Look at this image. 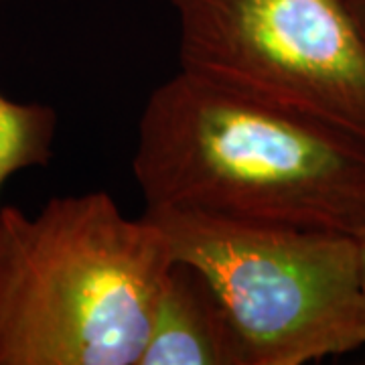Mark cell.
Masks as SVG:
<instances>
[{
	"label": "cell",
	"mask_w": 365,
	"mask_h": 365,
	"mask_svg": "<svg viewBox=\"0 0 365 365\" xmlns=\"http://www.w3.org/2000/svg\"><path fill=\"white\" fill-rule=\"evenodd\" d=\"M132 175L146 207L365 232V146L179 69L148 96Z\"/></svg>",
	"instance_id": "1"
},
{
	"label": "cell",
	"mask_w": 365,
	"mask_h": 365,
	"mask_svg": "<svg viewBox=\"0 0 365 365\" xmlns=\"http://www.w3.org/2000/svg\"><path fill=\"white\" fill-rule=\"evenodd\" d=\"M173 260L106 191L0 207V365H136Z\"/></svg>",
	"instance_id": "2"
},
{
	"label": "cell",
	"mask_w": 365,
	"mask_h": 365,
	"mask_svg": "<svg viewBox=\"0 0 365 365\" xmlns=\"http://www.w3.org/2000/svg\"><path fill=\"white\" fill-rule=\"evenodd\" d=\"M175 260L207 278L250 365H304L365 347L359 242L351 234L150 209Z\"/></svg>",
	"instance_id": "3"
},
{
	"label": "cell",
	"mask_w": 365,
	"mask_h": 365,
	"mask_svg": "<svg viewBox=\"0 0 365 365\" xmlns=\"http://www.w3.org/2000/svg\"><path fill=\"white\" fill-rule=\"evenodd\" d=\"M181 69L365 146V37L347 0H169Z\"/></svg>",
	"instance_id": "4"
},
{
	"label": "cell",
	"mask_w": 365,
	"mask_h": 365,
	"mask_svg": "<svg viewBox=\"0 0 365 365\" xmlns=\"http://www.w3.org/2000/svg\"><path fill=\"white\" fill-rule=\"evenodd\" d=\"M136 365H250L248 351L207 278L173 260Z\"/></svg>",
	"instance_id": "5"
},
{
	"label": "cell",
	"mask_w": 365,
	"mask_h": 365,
	"mask_svg": "<svg viewBox=\"0 0 365 365\" xmlns=\"http://www.w3.org/2000/svg\"><path fill=\"white\" fill-rule=\"evenodd\" d=\"M57 126L59 114L53 106L14 102L0 93V193L16 173L49 165Z\"/></svg>",
	"instance_id": "6"
},
{
	"label": "cell",
	"mask_w": 365,
	"mask_h": 365,
	"mask_svg": "<svg viewBox=\"0 0 365 365\" xmlns=\"http://www.w3.org/2000/svg\"><path fill=\"white\" fill-rule=\"evenodd\" d=\"M349 2V9H351L353 19L359 26V31L364 33L365 37V0H347Z\"/></svg>",
	"instance_id": "7"
},
{
	"label": "cell",
	"mask_w": 365,
	"mask_h": 365,
	"mask_svg": "<svg viewBox=\"0 0 365 365\" xmlns=\"http://www.w3.org/2000/svg\"><path fill=\"white\" fill-rule=\"evenodd\" d=\"M359 242V274H361V290H364L365 299V232L361 235H357Z\"/></svg>",
	"instance_id": "8"
},
{
	"label": "cell",
	"mask_w": 365,
	"mask_h": 365,
	"mask_svg": "<svg viewBox=\"0 0 365 365\" xmlns=\"http://www.w3.org/2000/svg\"><path fill=\"white\" fill-rule=\"evenodd\" d=\"M4 2H11V0H0V4H4Z\"/></svg>",
	"instance_id": "9"
}]
</instances>
